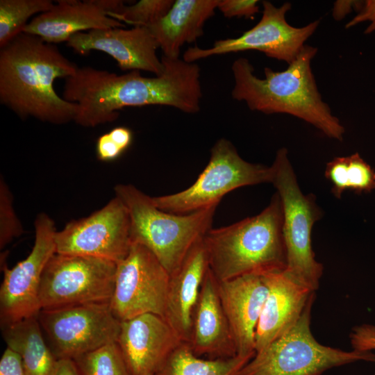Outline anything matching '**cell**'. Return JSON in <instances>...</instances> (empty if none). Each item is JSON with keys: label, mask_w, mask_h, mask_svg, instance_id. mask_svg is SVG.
I'll use <instances>...</instances> for the list:
<instances>
[{"label": "cell", "mask_w": 375, "mask_h": 375, "mask_svg": "<svg viewBox=\"0 0 375 375\" xmlns=\"http://www.w3.org/2000/svg\"><path fill=\"white\" fill-rule=\"evenodd\" d=\"M35 231L34 245L28 256L12 268L1 265V326L38 316L42 310L40 283L47 264L56 253L57 231L53 219L44 213L37 216Z\"/></svg>", "instance_id": "cell-13"}, {"label": "cell", "mask_w": 375, "mask_h": 375, "mask_svg": "<svg viewBox=\"0 0 375 375\" xmlns=\"http://www.w3.org/2000/svg\"><path fill=\"white\" fill-rule=\"evenodd\" d=\"M351 341L353 349H375V326L365 324L354 328L351 334Z\"/></svg>", "instance_id": "cell-31"}, {"label": "cell", "mask_w": 375, "mask_h": 375, "mask_svg": "<svg viewBox=\"0 0 375 375\" xmlns=\"http://www.w3.org/2000/svg\"><path fill=\"white\" fill-rule=\"evenodd\" d=\"M174 1L140 0L131 5L122 4L111 18L135 26L149 27L161 19L169 10Z\"/></svg>", "instance_id": "cell-28"}, {"label": "cell", "mask_w": 375, "mask_h": 375, "mask_svg": "<svg viewBox=\"0 0 375 375\" xmlns=\"http://www.w3.org/2000/svg\"><path fill=\"white\" fill-rule=\"evenodd\" d=\"M182 342L163 317L151 313L121 322L117 340L131 375H153Z\"/></svg>", "instance_id": "cell-16"}, {"label": "cell", "mask_w": 375, "mask_h": 375, "mask_svg": "<svg viewBox=\"0 0 375 375\" xmlns=\"http://www.w3.org/2000/svg\"><path fill=\"white\" fill-rule=\"evenodd\" d=\"M124 151L123 149L110 137L108 133L101 135L97 140V156L102 161L115 160Z\"/></svg>", "instance_id": "cell-32"}, {"label": "cell", "mask_w": 375, "mask_h": 375, "mask_svg": "<svg viewBox=\"0 0 375 375\" xmlns=\"http://www.w3.org/2000/svg\"><path fill=\"white\" fill-rule=\"evenodd\" d=\"M257 0H219L217 9L225 17L252 18L259 12Z\"/></svg>", "instance_id": "cell-30"}, {"label": "cell", "mask_w": 375, "mask_h": 375, "mask_svg": "<svg viewBox=\"0 0 375 375\" xmlns=\"http://www.w3.org/2000/svg\"><path fill=\"white\" fill-rule=\"evenodd\" d=\"M51 375H81L73 359H58Z\"/></svg>", "instance_id": "cell-37"}, {"label": "cell", "mask_w": 375, "mask_h": 375, "mask_svg": "<svg viewBox=\"0 0 375 375\" xmlns=\"http://www.w3.org/2000/svg\"><path fill=\"white\" fill-rule=\"evenodd\" d=\"M169 280L170 274L149 249L132 244L128 255L117 263L110 301L115 316L120 322L147 313L164 318Z\"/></svg>", "instance_id": "cell-12"}, {"label": "cell", "mask_w": 375, "mask_h": 375, "mask_svg": "<svg viewBox=\"0 0 375 375\" xmlns=\"http://www.w3.org/2000/svg\"><path fill=\"white\" fill-rule=\"evenodd\" d=\"M325 176L331 183V192L338 199L347 190L362 193L375 189V171L358 153L333 159L326 164Z\"/></svg>", "instance_id": "cell-25"}, {"label": "cell", "mask_w": 375, "mask_h": 375, "mask_svg": "<svg viewBox=\"0 0 375 375\" xmlns=\"http://www.w3.org/2000/svg\"><path fill=\"white\" fill-rule=\"evenodd\" d=\"M188 344L197 356L210 359L238 355L218 292V281L208 268L194 306Z\"/></svg>", "instance_id": "cell-20"}, {"label": "cell", "mask_w": 375, "mask_h": 375, "mask_svg": "<svg viewBox=\"0 0 375 375\" xmlns=\"http://www.w3.org/2000/svg\"><path fill=\"white\" fill-rule=\"evenodd\" d=\"M23 233L13 206L12 197L5 181H0V248L2 249L12 239Z\"/></svg>", "instance_id": "cell-29"}, {"label": "cell", "mask_w": 375, "mask_h": 375, "mask_svg": "<svg viewBox=\"0 0 375 375\" xmlns=\"http://www.w3.org/2000/svg\"><path fill=\"white\" fill-rule=\"evenodd\" d=\"M163 73L144 77L140 71L117 74L89 66L78 67L65 79L62 97L78 106L74 122L95 127L119 117L128 106L160 105L194 114L199 111L202 92L199 66L181 58H161Z\"/></svg>", "instance_id": "cell-1"}, {"label": "cell", "mask_w": 375, "mask_h": 375, "mask_svg": "<svg viewBox=\"0 0 375 375\" xmlns=\"http://www.w3.org/2000/svg\"><path fill=\"white\" fill-rule=\"evenodd\" d=\"M67 46L80 55L100 51L115 59L123 71H145L160 76L164 71L156 50L158 43L150 30L144 26L130 29L110 28L75 33Z\"/></svg>", "instance_id": "cell-15"}, {"label": "cell", "mask_w": 375, "mask_h": 375, "mask_svg": "<svg viewBox=\"0 0 375 375\" xmlns=\"http://www.w3.org/2000/svg\"><path fill=\"white\" fill-rule=\"evenodd\" d=\"M127 207L117 196L87 217L73 220L56 234V253L93 256L116 263L128 255L131 240Z\"/></svg>", "instance_id": "cell-14"}, {"label": "cell", "mask_w": 375, "mask_h": 375, "mask_svg": "<svg viewBox=\"0 0 375 375\" xmlns=\"http://www.w3.org/2000/svg\"><path fill=\"white\" fill-rule=\"evenodd\" d=\"M1 327L7 347L21 358L25 375H51L57 359L42 333L38 316Z\"/></svg>", "instance_id": "cell-23"}, {"label": "cell", "mask_w": 375, "mask_h": 375, "mask_svg": "<svg viewBox=\"0 0 375 375\" xmlns=\"http://www.w3.org/2000/svg\"><path fill=\"white\" fill-rule=\"evenodd\" d=\"M78 67L56 44L22 33L0 48V102L23 119L58 125L74 121L78 106L60 97L54 82Z\"/></svg>", "instance_id": "cell-2"}, {"label": "cell", "mask_w": 375, "mask_h": 375, "mask_svg": "<svg viewBox=\"0 0 375 375\" xmlns=\"http://www.w3.org/2000/svg\"><path fill=\"white\" fill-rule=\"evenodd\" d=\"M262 275L268 292L256 331L255 353L287 331L315 296V291L291 277L285 269Z\"/></svg>", "instance_id": "cell-18"}, {"label": "cell", "mask_w": 375, "mask_h": 375, "mask_svg": "<svg viewBox=\"0 0 375 375\" xmlns=\"http://www.w3.org/2000/svg\"><path fill=\"white\" fill-rule=\"evenodd\" d=\"M119 0H58L49 11L33 17L25 33L37 35L47 43L67 42L75 33L93 29L123 28L108 16L121 3Z\"/></svg>", "instance_id": "cell-17"}, {"label": "cell", "mask_w": 375, "mask_h": 375, "mask_svg": "<svg viewBox=\"0 0 375 375\" xmlns=\"http://www.w3.org/2000/svg\"><path fill=\"white\" fill-rule=\"evenodd\" d=\"M203 240L209 269L218 281L285 269L279 195L276 192L259 214L228 226L211 228Z\"/></svg>", "instance_id": "cell-4"}, {"label": "cell", "mask_w": 375, "mask_h": 375, "mask_svg": "<svg viewBox=\"0 0 375 375\" xmlns=\"http://www.w3.org/2000/svg\"><path fill=\"white\" fill-rule=\"evenodd\" d=\"M117 263L93 256L56 253L43 272L42 309L111 301Z\"/></svg>", "instance_id": "cell-9"}, {"label": "cell", "mask_w": 375, "mask_h": 375, "mask_svg": "<svg viewBox=\"0 0 375 375\" xmlns=\"http://www.w3.org/2000/svg\"><path fill=\"white\" fill-rule=\"evenodd\" d=\"M51 0H0V48L22 33L33 15L50 10Z\"/></svg>", "instance_id": "cell-26"}, {"label": "cell", "mask_w": 375, "mask_h": 375, "mask_svg": "<svg viewBox=\"0 0 375 375\" xmlns=\"http://www.w3.org/2000/svg\"><path fill=\"white\" fill-rule=\"evenodd\" d=\"M81 375H131L117 342L74 360Z\"/></svg>", "instance_id": "cell-27"}, {"label": "cell", "mask_w": 375, "mask_h": 375, "mask_svg": "<svg viewBox=\"0 0 375 375\" xmlns=\"http://www.w3.org/2000/svg\"><path fill=\"white\" fill-rule=\"evenodd\" d=\"M38 319L57 360H74L117 342L121 322L112 312L110 302L42 309Z\"/></svg>", "instance_id": "cell-10"}, {"label": "cell", "mask_w": 375, "mask_h": 375, "mask_svg": "<svg viewBox=\"0 0 375 375\" xmlns=\"http://www.w3.org/2000/svg\"><path fill=\"white\" fill-rule=\"evenodd\" d=\"M0 375H25L20 356L8 347L0 360Z\"/></svg>", "instance_id": "cell-34"}, {"label": "cell", "mask_w": 375, "mask_h": 375, "mask_svg": "<svg viewBox=\"0 0 375 375\" xmlns=\"http://www.w3.org/2000/svg\"><path fill=\"white\" fill-rule=\"evenodd\" d=\"M262 5V17L253 27L238 38L216 40L207 49L190 47L185 51L183 59L188 62H195L212 56L256 50L271 58L290 64L305 46V42L315 32L320 20L294 27L285 18L292 8L290 2L276 7L268 1H263Z\"/></svg>", "instance_id": "cell-11"}, {"label": "cell", "mask_w": 375, "mask_h": 375, "mask_svg": "<svg viewBox=\"0 0 375 375\" xmlns=\"http://www.w3.org/2000/svg\"><path fill=\"white\" fill-rule=\"evenodd\" d=\"M312 303L287 331L255 353L238 375H322L358 361L375 362L371 351H344L319 343L310 330Z\"/></svg>", "instance_id": "cell-7"}, {"label": "cell", "mask_w": 375, "mask_h": 375, "mask_svg": "<svg viewBox=\"0 0 375 375\" xmlns=\"http://www.w3.org/2000/svg\"><path fill=\"white\" fill-rule=\"evenodd\" d=\"M317 48L305 44L287 69L275 72L265 67V78L254 74L246 58L232 64V98L244 101L253 111L266 115L283 113L312 125L326 137L342 141L344 127L323 101L311 68Z\"/></svg>", "instance_id": "cell-3"}, {"label": "cell", "mask_w": 375, "mask_h": 375, "mask_svg": "<svg viewBox=\"0 0 375 375\" xmlns=\"http://www.w3.org/2000/svg\"><path fill=\"white\" fill-rule=\"evenodd\" d=\"M108 133L124 151L127 149L132 142V131L126 127H115L110 130Z\"/></svg>", "instance_id": "cell-36"}, {"label": "cell", "mask_w": 375, "mask_h": 375, "mask_svg": "<svg viewBox=\"0 0 375 375\" xmlns=\"http://www.w3.org/2000/svg\"><path fill=\"white\" fill-rule=\"evenodd\" d=\"M367 22L368 26L365 30V34L375 31V0L363 1L360 10L346 25V28H350L360 23Z\"/></svg>", "instance_id": "cell-33"}, {"label": "cell", "mask_w": 375, "mask_h": 375, "mask_svg": "<svg viewBox=\"0 0 375 375\" xmlns=\"http://www.w3.org/2000/svg\"><path fill=\"white\" fill-rule=\"evenodd\" d=\"M114 190L129 212L131 243L149 249L170 275L212 228L217 206L174 214L158 208L151 197L131 184H119Z\"/></svg>", "instance_id": "cell-5"}, {"label": "cell", "mask_w": 375, "mask_h": 375, "mask_svg": "<svg viewBox=\"0 0 375 375\" xmlns=\"http://www.w3.org/2000/svg\"><path fill=\"white\" fill-rule=\"evenodd\" d=\"M254 355L203 359L182 342L153 375H238Z\"/></svg>", "instance_id": "cell-24"}, {"label": "cell", "mask_w": 375, "mask_h": 375, "mask_svg": "<svg viewBox=\"0 0 375 375\" xmlns=\"http://www.w3.org/2000/svg\"><path fill=\"white\" fill-rule=\"evenodd\" d=\"M203 239L193 246L178 269L170 275L169 284L164 318L180 339L188 343L192 312L209 268Z\"/></svg>", "instance_id": "cell-21"}, {"label": "cell", "mask_w": 375, "mask_h": 375, "mask_svg": "<svg viewBox=\"0 0 375 375\" xmlns=\"http://www.w3.org/2000/svg\"><path fill=\"white\" fill-rule=\"evenodd\" d=\"M273 179L272 166L244 160L227 139L218 140L210 150V160L195 182L178 192L151 197L159 209L174 214H188L218 206L222 197L239 188Z\"/></svg>", "instance_id": "cell-8"}, {"label": "cell", "mask_w": 375, "mask_h": 375, "mask_svg": "<svg viewBox=\"0 0 375 375\" xmlns=\"http://www.w3.org/2000/svg\"><path fill=\"white\" fill-rule=\"evenodd\" d=\"M218 292L238 355H255L256 331L268 292L263 276L251 274L218 281Z\"/></svg>", "instance_id": "cell-19"}, {"label": "cell", "mask_w": 375, "mask_h": 375, "mask_svg": "<svg viewBox=\"0 0 375 375\" xmlns=\"http://www.w3.org/2000/svg\"><path fill=\"white\" fill-rule=\"evenodd\" d=\"M219 0H176L158 22L147 27L163 56L178 58L181 48L203 34V26L215 15Z\"/></svg>", "instance_id": "cell-22"}, {"label": "cell", "mask_w": 375, "mask_h": 375, "mask_svg": "<svg viewBox=\"0 0 375 375\" xmlns=\"http://www.w3.org/2000/svg\"><path fill=\"white\" fill-rule=\"evenodd\" d=\"M272 183L281 199L283 232L287 253L286 272L300 283L316 291L323 265L315 259L312 230L322 217L315 196L304 194L288 157L287 149H279L273 164Z\"/></svg>", "instance_id": "cell-6"}, {"label": "cell", "mask_w": 375, "mask_h": 375, "mask_svg": "<svg viewBox=\"0 0 375 375\" xmlns=\"http://www.w3.org/2000/svg\"><path fill=\"white\" fill-rule=\"evenodd\" d=\"M363 1H336L333 3L332 10V15L337 21L342 20L348 14L352 12L353 10H356L357 12L360 10Z\"/></svg>", "instance_id": "cell-35"}]
</instances>
